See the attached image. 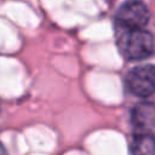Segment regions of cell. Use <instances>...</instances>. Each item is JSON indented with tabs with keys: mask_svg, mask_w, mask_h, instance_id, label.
Listing matches in <instances>:
<instances>
[{
	"mask_svg": "<svg viewBox=\"0 0 155 155\" xmlns=\"http://www.w3.org/2000/svg\"><path fill=\"white\" fill-rule=\"evenodd\" d=\"M117 44L122 56L132 61L145 59L154 52L153 35L144 29L124 30Z\"/></svg>",
	"mask_w": 155,
	"mask_h": 155,
	"instance_id": "obj_1",
	"label": "cell"
},
{
	"mask_svg": "<svg viewBox=\"0 0 155 155\" xmlns=\"http://www.w3.org/2000/svg\"><path fill=\"white\" fill-rule=\"evenodd\" d=\"M149 17V10L143 2L127 1L119 7L115 21L122 30H137L148 23Z\"/></svg>",
	"mask_w": 155,
	"mask_h": 155,
	"instance_id": "obj_2",
	"label": "cell"
},
{
	"mask_svg": "<svg viewBox=\"0 0 155 155\" xmlns=\"http://www.w3.org/2000/svg\"><path fill=\"white\" fill-rule=\"evenodd\" d=\"M131 93L137 97H149L155 93V67L150 64L134 67L126 78Z\"/></svg>",
	"mask_w": 155,
	"mask_h": 155,
	"instance_id": "obj_3",
	"label": "cell"
},
{
	"mask_svg": "<svg viewBox=\"0 0 155 155\" xmlns=\"http://www.w3.org/2000/svg\"><path fill=\"white\" fill-rule=\"evenodd\" d=\"M131 121L138 132L150 133V130L155 128V104L150 102L136 104L131 111Z\"/></svg>",
	"mask_w": 155,
	"mask_h": 155,
	"instance_id": "obj_4",
	"label": "cell"
},
{
	"mask_svg": "<svg viewBox=\"0 0 155 155\" xmlns=\"http://www.w3.org/2000/svg\"><path fill=\"white\" fill-rule=\"evenodd\" d=\"M130 150L131 155H155V137L147 132L134 133Z\"/></svg>",
	"mask_w": 155,
	"mask_h": 155,
	"instance_id": "obj_5",
	"label": "cell"
},
{
	"mask_svg": "<svg viewBox=\"0 0 155 155\" xmlns=\"http://www.w3.org/2000/svg\"><path fill=\"white\" fill-rule=\"evenodd\" d=\"M0 155H7V154H6L5 148L2 147V144H1V143H0Z\"/></svg>",
	"mask_w": 155,
	"mask_h": 155,
	"instance_id": "obj_6",
	"label": "cell"
}]
</instances>
